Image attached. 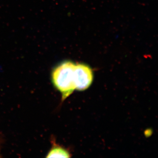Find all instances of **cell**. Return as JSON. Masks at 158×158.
I'll return each instance as SVG.
<instances>
[{
	"label": "cell",
	"mask_w": 158,
	"mask_h": 158,
	"mask_svg": "<svg viewBox=\"0 0 158 158\" xmlns=\"http://www.w3.org/2000/svg\"><path fill=\"white\" fill-rule=\"evenodd\" d=\"M93 73L88 65L83 63H76L74 72V81L76 90L83 91L91 85L93 81Z\"/></svg>",
	"instance_id": "7a4b0ae2"
},
{
	"label": "cell",
	"mask_w": 158,
	"mask_h": 158,
	"mask_svg": "<svg viewBox=\"0 0 158 158\" xmlns=\"http://www.w3.org/2000/svg\"><path fill=\"white\" fill-rule=\"evenodd\" d=\"M70 156L68 152L61 147H56L51 149L47 158H69Z\"/></svg>",
	"instance_id": "3957f363"
},
{
	"label": "cell",
	"mask_w": 158,
	"mask_h": 158,
	"mask_svg": "<svg viewBox=\"0 0 158 158\" xmlns=\"http://www.w3.org/2000/svg\"><path fill=\"white\" fill-rule=\"evenodd\" d=\"M76 64L71 61H65L57 66L52 74L53 83L61 92L62 100L67 98L76 90L74 81Z\"/></svg>",
	"instance_id": "6da1fadb"
}]
</instances>
